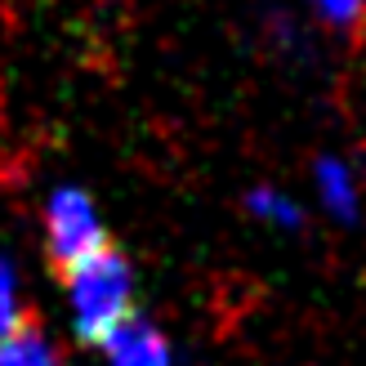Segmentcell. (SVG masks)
I'll use <instances>...</instances> for the list:
<instances>
[{
	"label": "cell",
	"instance_id": "6da1fadb",
	"mask_svg": "<svg viewBox=\"0 0 366 366\" xmlns=\"http://www.w3.org/2000/svg\"><path fill=\"white\" fill-rule=\"evenodd\" d=\"M67 295H71V322L85 344H103L117 326L130 317L134 308V272L125 264V254L103 246L76 268L63 272Z\"/></svg>",
	"mask_w": 366,
	"mask_h": 366
},
{
	"label": "cell",
	"instance_id": "7a4b0ae2",
	"mask_svg": "<svg viewBox=\"0 0 366 366\" xmlns=\"http://www.w3.org/2000/svg\"><path fill=\"white\" fill-rule=\"evenodd\" d=\"M45 232H49V254H54V268L67 272L76 268L81 259H89L94 250L107 246V232H103V219L94 210L81 188H59L49 197V210H45Z\"/></svg>",
	"mask_w": 366,
	"mask_h": 366
},
{
	"label": "cell",
	"instance_id": "3957f363",
	"mask_svg": "<svg viewBox=\"0 0 366 366\" xmlns=\"http://www.w3.org/2000/svg\"><path fill=\"white\" fill-rule=\"evenodd\" d=\"M112 366H170V344L148 317H125L112 335L103 340Z\"/></svg>",
	"mask_w": 366,
	"mask_h": 366
},
{
	"label": "cell",
	"instance_id": "277c9868",
	"mask_svg": "<svg viewBox=\"0 0 366 366\" xmlns=\"http://www.w3.org/2000/svg\"><path fill=\"white\" fill-rule=\"evenodd\" d=\"M313 179H317L322 206L331 210L340 224H357V214H362V183H357V174H353L349 161L322 157L317 166H313Z\"/></svg>",
	"mask_w": 366,
	"mask_h": 366
},
{
	"label": "cell",
	"instance_id": "5b68a950",
	"mask_svg": "<svg viewBox=\"0 0 366 366\" xmlns=\"http://www.w3.org/2000/svg\"><path fill=\"white\" fill-rule=\"evenodd\" d=\"M0 366H63L54 344L45 340V331L36 322L18 317L5 335H0Z\"/></svg>",
	"mask_w": 366,
	"mask_h": 366
},
{
	"label": "cell",
	"instance_id": "8992f818",
	"mask_svg": "<svg viewBox=\"0 0 366 366\" xmlns=\"http://www.w3.org/2000/svg\"><path fill=\"white\" fill-rule=\"evenodd\" d=\"M246 210H250V219L272 224V228H300L304 224L300 201L286 197V192H277V188H250L246 192Z\"/></svg>",
	"mask_w": 366,
	"mask_h": 366
},
{
	"label": "cell",
	"instance_id": "52a82bcc",
	"mask_svg": "<svg viewBox=\"0 0 366 366\" xmlns=\"http://www.w3.org/2000/svg\"><path fill=\"white\" fill-rule=\"evenodd\" d=\"M308 5H313V14L335 31H353L366 18V0H308Z\"/></svg>",
	"mask_w": 366,
	"mask_h": 366
},
{
	"label": "cell",
	"instance_id": "ba28073f",
	"mask_svg": "<svg viewBox=\"0 0 366 366\" xmlns=\"http://www.w3.org/2000/svg\"><path fill=\"white\" fill-rule=\"evenodd\" d=\"M14 322H18V300H14V272H9V264H5V259H0V335H5Z\"/></svg>",
	"mask_w": 366,
	"mask_h": 366
}]
</instances>
